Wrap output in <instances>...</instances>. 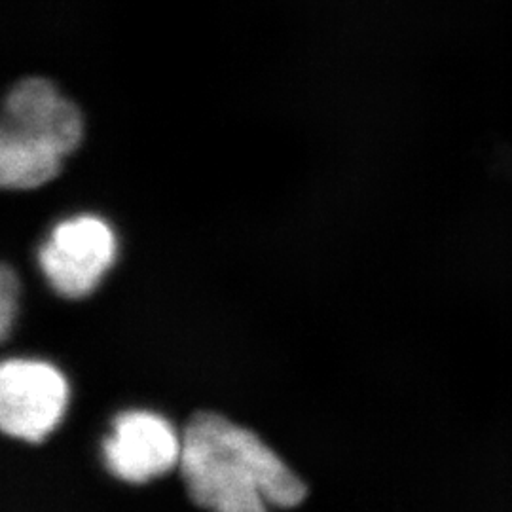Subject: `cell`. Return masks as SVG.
<instances>
[{"mask_svg":"<svg viewBox=\"0 0 512 512\" xmlns=\"http://www.w3.org/2000/svg\"><path fill=\"white\" fill-rule=\"evenodd\" d=\"M183 442L169 421L143 410L124 412L114 420V433L103 442V458L112 475L129 484L171 471L181 461Z\"/></svg>","mask_w":512,"mask_h":512,"instance_id":"cell-5","label":"cell"},{"mask_svg":"<svg viewBox=\"0 0 512 512\" xmlns=\"http://www.w3.org/2000/svg\"><path fill=\"white\" fill-rule=\"evenodd\" d=\"M116 256V239L105 220L74 217L57 224L40 249V268L65 298H84L95 291Z\"/></svg>","mask_w":512,"mask_h":512,"instance_id":"cell-4","label":"cell"},{"mask_svg":"<svg viewBox=\"0 0 512 512\" xmlns=\"http://www.w3.org/2000/svg\"><path fill=\"white\" fill-rule=\"evenodd\" d=\"M19 281L16 272L4 264L0 270V338L8 340L14 315L18 311Z\"/></svg>","mask_w":512,"mask_h":512,"instance_id":"cell-6","label":"cell"},{"mask_svg":"<svg viewBox=\"0 0 512 512\" xmlns=\"http://www.w3.org/2000/svg\"><path fill=\"white\" fill-rule=\"evenodd\" d=\"M84 114L46 74H25L4 95L0 118V183L31 190L55 179L80 147Z\"/></svg>","mask_w":512,"mask_h":512,"instance_id":"cell-2","label":"cell"},{"mask_svg":"<svg viewBox=\"0 0 512 512\" xmlns=\"http://www.w3.org/2000/svg\"><path fill=\"white\" fill-rule=\"evenodd\" d=\"M181 473L190 499L213 511L289 509L308 495L306 484L258 435L217 412H198L188 421Z\"/></svg>","mask_w":512,"mask_h":512,"instance_id":"cell-1","label":"cell"},{"mask_svg":"<svg viewBox=\"0 0 512 512\" xmlns=\"http://www.w3.org/2000/svg\"><path fill=\"white\" fill-rule=\"evenodd\" d=\"M69 387L48 363L4 361L0 368V427L6 435L42 442L65 414Z\"/></svg>","mask_w":512,"mask_h":512,"instance_id":"cell-3","label":"cell"}]
</instances>
